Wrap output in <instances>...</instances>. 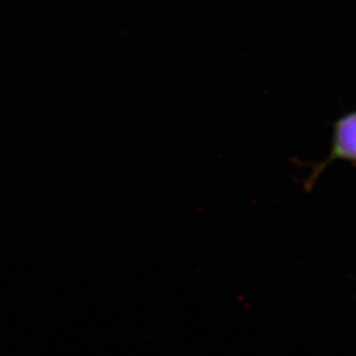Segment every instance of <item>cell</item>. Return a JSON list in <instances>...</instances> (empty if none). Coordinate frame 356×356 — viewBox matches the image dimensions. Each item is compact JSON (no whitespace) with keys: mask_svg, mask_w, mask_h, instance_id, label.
Here are the masks:
<instances>
[{"mask_svg":"<svg viewBox=\"0 0 356 356\" xmlns=\"http://www.w3.org/2000/svg\"><path fill=\"white\" fill-rule=\"evenodd\" d=\"M345 161L356 164V110L347 112L332 122V138L329 155L318 163L309 164L312 173L303 182L307 192H310L323 171L333 161Z\"/></svg>","mask_w":356,"mask_h":356,"instance_id":"cell-1","label":"cell"}]
</instances>
